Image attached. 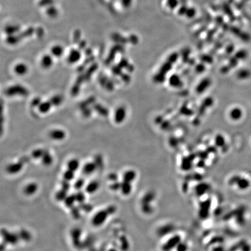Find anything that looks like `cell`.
Here are the masks:
<instances>
[{"label": "cell", "instance_id": "obj_24", "mask_svg": "<svg viewBox=\"0 0 251 251\" xmlns=\"http://www.w3.org/2000/svg\"><path fill=\"white\" fill-rule=\"evenodd\" d=\"M120 185H121V182H119L118 181L111 182V184L109 185V188L113 191H116L120 190Z\"/></svg>", "mask_w": 251, "mask_h": 251}, {"label": "cell", "instance_id": "obj_20", "mask_svg": "<svg viewBox=\"0 0 251 251\" xmlns=\"http://www.w3.org/2000/svg\"><path fill=\"white\" fill-rule=\"evenodd\" d=\"M67 195H68L67 191L61 188V189L58 190L56 193L55 198L58 201L63 202L65 201V199H66Z\"/></svg>", "mask_w": 251, "mask_h": 251}, {"label": "cell", "instance_id": "obj_21", "mask_svg": "<svg viewBox=\"0 0 251 251\" xmlns=\"http://www.w3.org/2000/svg\"><path fill=\"white\" fill-rule=\"evenodd\" d=\"M75 195L77 202H79L80 204L85 202L86 196H85V193L84 192H83L81 190L77 191V192Z\"/></svg>", "mask_w": 251, "mask_h": 251}, {"label": "cell", "instance_id": "obj_17", "mask_svg": "<svg viewBox=\"0 0 251 251\" xmlns=\"http://www.w3.org/2000/svg\"><path fill=\"white\" fill-rule=\"evenodd\" d=\"M18 234H19L20 240H24V241H30L32 238V234L30 233V232H29L28 230H27L26 229L21 230L19 232Z\"/></svg>", "mask_w": 251, "mask_h": 251}, {"label": "cell", "instance_id": "obj_6", "mask_svg": "<svg viewBox=\"0 0 251 251\" xmlns=\"http://www.w3.org/2000/svg\"><path fill=\"white\" fill-rule=\"evenodd\" d=\"M98 166L95 162H89L85 163L82 167L83 173L85 175H91L95 172Z\"/></svg>", "mask_w": 251, "mask_h": 251}, {"label": "cell", "instance_id": "obj_10", "mask_svg": "<svg viewBox=\"0 0 251 251\" xmlns=\"http://www.w3.org/2000/svg\"><path fill=\"white\" fill-rule=\"evenodd\" d=\"M137 176L136 172L133 170H128L124 172L122 175V181L132 183Z\"/></svg>", "mask_w": 251, "mask_h": 251}, {"label": "cell", "instance_id": "obj_9", "mask_svg": "<svg viewBox=\"0 0 251 251\" xmlns=\"http://www.w3.org/2000/svg\"><path fill=\"white\" fill-rule=\"evenodd\" d=\"M120 191L124 195H128L132 193V183L122 181L121 182Z\"/></svg>", "mask_w": 251, "mask_h": 251}, {"label": "cell", "instance_id": "obj_26", "mask_svg": "<svg viewBox=\"0 0 251 251\" xmlns=\"http://www.w3.org/2000/svg\"><path fill=\"white\" fill-rule=\"evenodd\" d=\"M50 108V105H49L48 103H45V104H40V106H39V109L41 111V112L42 113H46L48 111V110Z\"/></svg>", "mask_w": 251, "mask_h": 251}, {"label": "cell", "instance_id": "obj_5", "mask_svg": "<svg viewBox=\"0 0 251 251\" xmlns=\"http://www.w3.org/2000/svg\"><path fill=\"white\" fill-rule=\"evenodd\" d=\"M24 164L22 162H16L10 163L6 167L7 173L11 175L18 174L23 169Z\"/></svg>", "mask_w": 251, "mask_h": 251}, {"label": "cell", "instance_id": "obj_22", "mask_svg": "<svg viewBox=\"0 0 251 251\" xmlns=\"http://www.w3.org/2000/svg\"><path fill=\"white\" fill-rule=\"evenodd\" d=\"M85 186V181L83 179H77L74 183V187L77 191H80Z\"/></svg>", "mask_w": 251, "mask_h": 251}, {"label": "cell", "instance_id": "obj_11", "mask_svg": "<svg viewBox=\"0 0 251 251\" xmlns=\"http://www.w3.org/2000/svg\"><path fill=\"white\" fill-rule=\"evenodd\" d=\"M80 161L76 158L71 159L67 163V169L75 172H76L80 168Z\"/></svg>", "mask_w": 251, "mask_h": 251}, {"label": "cell", "instance_id": "obj_13", "mask_svg": "<svg viewBox=\"0 0 251 251\" xmlns=\"http://www.w3.org/2000/svg\"><path fill=\"white\" fill-rule=\"evenodd\" d=\"M80 52L76 50H73L69 53L68 57V61L71 63H75L80 59Z\"/></svg>", "mask_w": 251, "mask_h": 251}, {"label": "cell", "instance_id": "obj_7", "mask_svg": "<svg viewBox=\"0 0 251 251\" xmlns=\"http://www.w3.org/2000/svg\"><path fill=\"white\" fill-rule=\"evenodd\" d=\"M100 187V183L98 181H91L87 184L85 185L84 187L85 192L89 194H93L98 191Z\"/></svg>", "mask_w": 251, "mask_h": 251}, {"label": "cell", "instance_id": "obj_2", "mask_svg": "<svg viewBox=\"0 0 251 251\" xmlns=\"http://www.w3.org/2000/svg\"><path fill=\"white\" fill-rule=\"evenodd\" d=\"M2 235L4 237V242L6 244H10L11 245H15L19 240V234L14 232H9L6 230H4V232L2 231Z\"/></svg>", "mask_w": 251, "mask_h": 251}, {"label": "cell", "instance_id": "obj_16", "mask_svg": "<svg viewBox=\"0 0 251 251\" xmlns=\"http://www.w3.org/2000/svg\"><path fill=\"white\" fill-rule=\"evenodd\" d=\"M63 202L67 208H71L74 207L75 204L77 202L75 195L71 194L67 195L66 199H65V201H63Z\"/></svg>", "mask_w": 251, "mask_h": 251}, {"label": "cell", "instance_id": "obj_15", "mask_svg": "<svg viewBox=\"0 0 251 251\" xmlns=\"http://www.w3.org/2000/svg\"><path fill=\"white\" fill-rule=\"evenodd\" d=\"M41 161L45 166H50L53 162V157L51 154L48 151H45L43 154L42 158H41Z\"/></svg>", "mask_w": 251, "mask_h": 251}, {"label": "cell", "instance_id": "obj_28", "mask_svg": "<svg viewBox=\"0 0 251 251\" xmlns=\"http://www.w3.org/2000/svg\"><path fill=\"white\" fill-rule=\"evenodd\" d=\"M108 179H109L111 182H114V181H118V175L115 173H110L108 175Z\"/></svg>", "mask_w": 251, "mask_h": 251}, {"label": "cell", "instance_id": "obj_3", "mask_svg": "<svg viewBox=\"0 0 251 251\" xmlns=\"http://www.w3.org/2000/svg\"><path fill=\"white\" fill-rule=\"evenodd\" d=\"M180 241L181 238L178 235L174 236L166 242V244L163 245V250L164 251H170L171 249L177 247Z\"/></svg>", "mask_w": 251, "mask_h": 251}, {"label": "cell", "instance_id": "obj_14", "mask_svg": "<svg viewBox=\"0 0 251 251\" xmlns=\"http://www.w3.org/2000/svg\"><path fill=\"white\" fill-rule=\"evenodd\" d=\"M53 63V60H52V57L47 55H44L42 58L41 61V66L45 68V69H48L50 68L52 65Z\"/></svg>", "mask_w": 251, "mask_h": 251}, {"label": "cell", "instance_id": "obj_18", "mask_svg": "<svg viewBox=\"0 0 251 251\" xmlns=\"http://www.w3.org/2000/svg\"><path fill=\"white\" fill-rule=\"evenodd\" d=\"M50 136L55 140H61L65 137V133L60 130H55L51 132L50 133Z\"/></svg>", "mask_w": 251, "mask_h": 251}, {"label": "cell", "instance_id": "obj_23", "mask_svg": "<svg viewBox=\"0 0 251 251\" xmlns=\"http://www.w3.org/2000/svg\"><path fill=\"white\" fill-rule=\"evenodd\" d=\"M52 55H54V57H61L63 52V48L60 47V46H55L54 47L52 48Z\"/></svg>", "mask_w": 251, "mask_h": 251}, {"label": "cell", "instance_id": "obj_4", "mask_svg": "<svg viewBox=\"0 0 251 251\" xmlns=\"http://www.w3.org/2000/svg\"><path fill=\"white\" fill-rule=\"evenodd\" d=\"M38 190V185L36 182H30L24 185V194L27 196H33L36 194Z\"/></svg>", "mask_w": 251, "mask_h": 251}, {"label": "cell", "instance_id": "obj_27", "mask_svg": "<svg viewBox=\"0 0 251 251\" xmlns=\"http://www.w3.org/2000/svg\"><path fill=\"white\" fill-rule=\"evenodd\" d=\"M177 251H187V245L183 242L179 243V245L176 247Z\"/></svg>", "mask_w": 251, "mask_h": 251}, {"label": "cell", "instance_id": "obj_12", "mask_svg": "<svg viewBox=\"0 0 251 251\" xmlns=\"http://www.w3.org/2000/svg\"><path fill=\"white\" fill-rule=\"evenodd\" d=\"M81 235V232L80 228H74L71 232V237L72 242L74 245L76 246L80 242V238Z\"/></svg>", "mask_w": 251, "mask_h": 251}, {"label": "cell", "instance_id": "obj_1", "mask_svg": "<svg viewBox=\"0 0 251 251\" xmlns=\"http://www.w3.org/2000/svg\"><path fill=\"white\" fill-rule=\"evenodd\" d=\"M115 211V208L113 206H109L108 208L101 209L94 214L91 219V223L94 226L98 227L104 224L109 215L114 213Z\"/></svg>", "mask_w": 251, "mask_h": 251}, {"label": "cell", "instance_id": "obj_25", "mask_svg": "<svg viewBox=\"0 0 251 251\" xmlns=\"http://www.w3.org/2000/svg\"><path fill=\"white\" fill-rule=\"evenodd\" d=\"M44 152L45 151L43 149H40L34 150L32 152V156L34 159H41L43 156Z\"/></svg>", "mask_w": 251, "mask_h": 251}, {"label": "cell", "instance_id": "obj_29", "mask_svg": "<svg viewBox=\"0 0 251 251\" xmlns=\"http://www.w3.org/2000/svg\"><path fill=\"white\" fill-rule=\"evenodd\" d=\"M108 251H118L116 249H115V248H110V249H109L108 250Z\"/></svg>", "mask_w": 251, "mask_h": 251}, {"label": "cell", "instance_id": "obj_19", "mask_svg": "<svg viewBox=\"0 0 251 251\" xmlns=\"http://www.w3.org/2000/svg\"><path fill=\"white\" fill-rule=\"evenodd\" d=\"M75 173L76 172L67 169V170L63 172V175H62L63 179V180L71 182L75 179Z\"/></svg>", "mask_w": 251, "mask_h": 251}, {"label": "cell", "instance_id": "obj_8", "mask_svg": "<svg viewBox=\"0 0 251 251\" xmlns=\"http://www.w3.org/2000/svg\"><path fill=\"white\" fill-rule=\"evenodd\" d=\"M14 71L19 76H24L28 71V67L24 63H19L14 67Z\"/></svg>", "mask_w": 251, "mask_h": 251}]
</instances>
